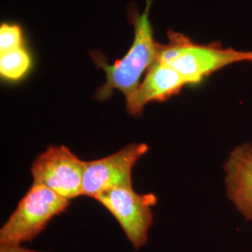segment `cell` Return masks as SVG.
<instances>
[{"label":"cell","mask_w":252,"mask_h":252,"mask_svg":"<svg viewBox=\"0 0 252 252\" xmlns=\"http://www.w3.org/2000/svg\"><path fill=\"white\" fill-rule=\"evenodd\" d=\"M153 0H146L144 11L141 15L128 12L130 23L135 27L133 43L127 54L114 63H108L104 54L97 51L91 52V58L96 66L106 74V81L94 94L98 101L109 99L113 92L120 91L126 97V103L135 95L140 79L153 64L158 52V42L153 36V28L150 21V9Z\"/></svg>","instance_id":"obj_1"},{"label":"cell","mask_w":252,"mask_h":252,"mask_svg":"<svg viewBox=\"0 0 252 252\" xmlns=\"http://www.w3.org/2000/svg\"><path fill=\"white\" fill-rule=\"evenodd\" d=\"M167 43L158 44L156 60L170 65L189 85L198 84L230 64L252 61V52L224 48L220 43L201 44L171 29L167 31Z\"/></svg>","instance_id":"obj_2"},{"label":"cell","mask_w":252,"mask_h":252,"mask_svg":"<svg viewBox=\"0 0 252 252\" xmlns=\"http://www.w3.org/2000/svg\"><path fill=\"white\" fill-rule=\"evenodd\" d=\"M68 206V200L41 184L33 183L2 226L0 246H22L33 240L54 217L63 213Z\"/></svg>","instance_id":"obj_3"},{"label":"cell","mask_w":252,"mask_h":252,"mask_svg":"<svg viewBox=\"0 0 252 252\" xmlns=\"http://www.w3.org/2000/svg\"><path fill=\"white\" fill-rule=\"evenodd\" d=\"M95 199L117 220L135 250L144 247L153 224L152 207L157 203L153 193L139 194L133 188H116L100 193Z\"/></svg>","instance_id":"obj_4"},{"label":"cell","mask_w":252,"mask_h":252,"mask_svg":"<svg viewBox=\"0 0 252 252\" xmlns=\"http://www.w3.org/2000/svg\"><path fill=\"white\" fill-rule=\"evenodd\" d=\"M85 163L68 148L51 146L34 161L31 173L34 183L69 201L82 195Z\"/></svg>","instance_id":"obj_5"},{"label":"cell","mask_w":252,"mask_h":252,"mask_svg":"<svg viewBox=\"0 0 252 252\" xmlns=\"http://www.w3.org/2000/svg\"><path fill=\"white\" fill-rule=\"evenodd\" d=\"M148 150L145 143H131L108 157L86 162L82 195L96 198L108 189L133 188V167Z\"/></svg>","instance_id":"obj_6"},{"label":"cell","mask_w":252,"mask_h":252,"mask_svg":"<svg viewBox=\"0 0 252 252\" xmlns=\"http://www.w3.org/2000/svg\"><path fill=\"white\" fill-rule=\"evenodd\" d=\"M186 85H189L188 82L177 70L155 60L148 68L133 98L126 103V108L131 115L139 116L147 104L166 101L179 94Z\"/></svg>","instance_id":"obj_7"},{"label":"cell","mask_w":252,"mask_h":252,"mask_svg":"<svg viewBox=\"0 0 252 252\" xmlns=\"http://www.w3.org/2000/svg\"><path fill=\"white\" fill-rule=\"evenodd\" d=\"M224 171L228 197L245 219L252 220V145L235 148L224 163Z\"/></svg>","instance_id":"obj_8"},{"label":"cell","mask_w":252,"mask_h":252,"mask_svg":"<svg viewBox=\"0 0 252 252\" xmlns=\"http://www.w3.org/2000/svg\"><path fill=\"white\" fill-rule=\"evenodd\" d=\"M32 65L33 59L26 46L0 54V76L4 81H22L31 70Z\"/></svg>","instance_id":"obj_9"},{"label":"cell","mask_w":252,"mask_h":252,"mask_svg":"<svg viewBox=\"0 0 252 252\" xmlns=\"http://www.w3.org/2000/svg\"><path fill=\"white\" fill-rule=\"evenodd\" d=\"M25 46L22 27L17 24L2 23L0 26V54Z\"/></svg>","instance_id":"obj_10"},{"label":"cell","mask_w":252,"mask_h":252,"mask_svg":"<svg viewBox=\"0 0 252 252\" xmlns=\"http://www.w3.org/2000/svg\"><path fill=\"white\" fill-rule=\"evenodd\" d=\"M0 252H47L33 251L23 248L22 246H0Z\"/></svg>","instance_id":"obj_11"},{"label":"cell","mask_w":252,"mask_h":252,"mask_svg":"<svg viewBox=\"0 0 252 252\" xmlns=\"http://www.w3.org/2000/svg\"><path fill=\"white\" fill-rule=\"evenodd\" d=\"M251 62H252V61H251Z\"/></svg>","instance_id":"obj_12"}]
</instances>
